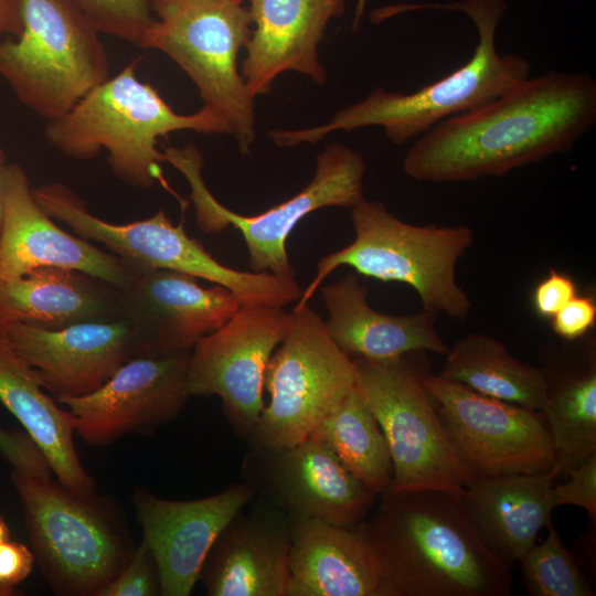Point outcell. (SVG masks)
<instances>
[{
	"mask_svg": "<svg viewBox=\"0 0 596 596\" xmlns=\"http://www.w3.org/2000/svg\"><path fill=\"white\" fill-rule=\"evenodd\" d=\"M595 123V78L551 71L435 125L416 138L403 170L435 183L503 175L567 151Z\"/></svg>",
	"mask_w": 596,
	"mask_h": 596,
	"instance_id": "1",
	"label": "cell"
},
{
	"mask_svg": "<svg viewBox=\"0 0 596 596\" xmlns=\"http://www.w3.org/2000/svg\"><path fill=\"white\" fill-rule=\"evenodd\" d=\"M358 525L392 596H509L511 570L488 549L456 497L386 490Z\"/></svg>",
	"mask_w": 596,
	"mask_h": 596,
	"instance_id": "2",
	"label": "cell"
},
{
	"mask_svg": "<svg viewBox=\"0 0 596 596\" xmlns=\"http://www.w3.org/2000/svg\"><path fill=\"white\" fill-rule=\"evenodd\" d=\"M403 9H445L466 13L478 33V43L469 61L415 92H390L377 87L362 100L338 110L323 125L272 129L268 135L278 147L316 143L331 132L372 126L381 127L391 142L402 146L447 118L491 102L531 76V65L525 57L498 52L496 35L507 9L504 0L407 4Z\"/></svg>",
	"mask_w": 596,
	"mask_h": 596,
	"instance_id": "3",
	"label": "cell"
},
{
	"mask_svg": "<svg viewBox=\"0 0 596 596\" xmlns=\"http://www.w3.org/2000/svg\"><path fill=\"white\" fill-rule=\"evenodd\" d=\"M139 60L93 87L66 114L47 121L44 139L62 155L95 158L102 149L120 181L150 189L161 174L158 139L179 130L232 134L228 123L202 106L192 114L177 113L148 82L136 75Z\"/></svg>",
	"mask_w": 596,
	"mask_h": 596,
	"instance_id": "4",
	"label": "cell"
},
{
	"mask_svg": "<svg viewBox=\"0 0 596 596\" xmlns=\"http://www.w3.org/2000/svg\"><path fill=\"white\" fill-rule=\"evenodd\" d=\"M350 210L354 240L318 262L294 309L306 306L338 267L349 266L365 277L408 285L424 310L457 320L469 317L471 301L457 283L456 267L473 244L470 227L409 224L383 202L365 198Z\"/></svg>",
	"mask_w": 596,
	"mask_h": 596,
	"instance_id": "5",
	"label": "cell"
},
{
	"mask_svg": "<svg viewBox=\"0 0 596 596\" xmlns=\"http://www.w3.org/2000/svg\"><path fill=\"white\" fill-rule=\"evenodd\" d=\"M32 552L55 593L99 596L135 546L118 511L95 492L12 469Z\"/></svg>",
	"mask_w": 596,
	"mask_h": 596,
	"instance_id": "6",
	"label": "cell"
},
{
	"mask_svg": "<svg viewBox=\"0 0 596 596\" xmlns=\"http://www.w3.org/2000/svg\"><path fill=\"white\" fill-rule=\"evenodd\" d=\"M33 195L47 215L68 225L77 236L103 244L135 272L185 273L228 289L241 306L284 308L298 296L292 278L223 265L162 209L145 220L115 224L89 213L86 202L64 183L41 185L33 189Z\"/></svg>",
	"mask_w": 596,
	"mask_h": 596,
	"instance_id": "7",
	"label": "cell"
},
{
	"mask_svg": "<svg viewBox=\"0 0 596 596\" xmlns=\"http://www.w3.org/2000/svg\"><path fill=\"white\" fill-rule=\"evenodd\" d=\"M155 22L141 49L169 56L195 84L203 106L230 125L242 155L256 136L255 98L237 58L252 35L248 8L232 0H152Z\"/></svg>",
	"mask_w": 596,
	"mask_h": 596,
	"instance_id": "8",
	"label": "cell"
},
{
	"mask_svg": "<svg viewBox=\"0 0 596 596\" xmlns=\"http://www.w3.org/2000/svg\"><path fill=\"white\" fill-rule=\"evenodd\" d=\"M22 32L0 41V77L47 121L109 77L98 30L71 0H18Z\"/></svg>",
	"mask_w": 596,
	"mask_h": 596,
	"instance_id": "9",
	"label": "cell"
},
{
	"mask_svg": "<svg viewBox=\"0 0 596 596\" xmlns=\"http://www.w3.org/2000/svg\"><path fill=\"white\" fill-rule=\"evenodd\" d=\"M352 360L356 389L390 448L389 490H440L457 498L473 478L456 455L423 383L429 371L426 351L385 361Z\"/></svg>",
	"mask_w": 596,
	"mask_h": 596,
	"instance_id": "10",
	"label": "cell"
},
{
	"mask_svg": "<svg viewBox=\"0 0 596 596\" xmlns=\"http://www.w3.org/2000/svg\"><path fill=\"white\" fill-rule=\"evenodd\" d=\"M166 162L187 179L191 189L195 219L206 233H219L232 226L242 234L255 273H272L296 278L287 240L308 214L323 207L351 209L364 199L365 162L360 152L338 142L328 143L316 157L309 183L290 199L254 214L243 215L220 203L202 178L203 156L194 145L167 147Z\"/></svg>",
	"mask_w": 596,
	"mask_h": 596,
	"instance_id": "11",
	"label": "cell"
},
{
	"mask_svg": "<svg viewBox=\"0 0 596 596\" xmlns=\"http://www.w3.org/2000/svg\"><path fill=\"white\" fill-rule=\"evenodd\" d=\"M353 360L330 337L308 304L292 309L291 322L265 374V404L251 448L279 449L309 437L355 387Z\"/></svg>",
	"mask_w": 596,
	"mask_h": 596,
	"instance_id": "12",
	"label": "cell"
},
{
	"mask_svg": "<svg viewBox=\"0 0 596 596\" xmlns=\"http://www.w3.org/2000/svg\"><path fill=\"white\" fill-rule=\"evenodd\" d=\"M423 383L472 478L549 471L555 451L542 411L475 392L429 371Z\"/></svg>",
	"mask_w": 596,
	"mask_h": 596,
	"instance_id": "13",
	"label": "cell"
},
{
	"mask_svg": "<svg viewBox=\"0 0 596 596\" xmlns=\"http://www.w3.org/2000/svg\"><path fill=\"white\" fill-rule=\"evenodd\" d=\"M290 322L291 312L281 307L241 306L221 328L191 350L190 395L219 396L224 416L246 443L265 406L263 391L268 362Z\"/></svg>",
	"mask_w": 596,
	"mask_h": 596,
	"instance_id": "14",
	"label": "cell"
},
{
	"mask_svg": "<svg viewBox=\"0 0 596 596\" xmlns=\"http://www.w3.org/2000/svg\"><path fill=\"white\" fill-rule=\"evenodd\" d=\"M242 473L257 497L289 517L342 526L362 522L377 497L313 434L285 448H251L243 458Z\"/></svg>",
	"mask_w": 596,
	"mask_h": 596,
	"instance_id": "15",
	"label": "cell"
},
{
	"mask_svg": "<svg viewBox=\"0 0 596 596\" xmlns=\"http://www.w3.org/2000/svg\"><path fill=\"white\" fill-rule=\"evenodd\" d=\"M191 351L138 355L124 363L96 391L56 397L73 418L74 432L92 446H105L131 433H150L177 418L191 397Z\"/></svg>",
	"mask_w": 596,
	"mask_h": 596,
	"instance_id": "16",
	"label": "cell"
},
{
	"mask_svg": "<svg viewBox=\"0 0 596 596\" xmlns=\"http://www.w3.org/2000/svg\"><path fill=\"white\" fill-rule=\"evenodd\" d=\"M240 308L228 289L202 287L196 277L170 269L136 272L119 289V318L129 323L138 355L191 351Z\"/></svg>",
	"mask_w": 596,
	"mask_h": 596,
	"instance_id": "17",
	"label": "cell"
},
{
	"mask_svg": "<svg viewBox=\"0 0 596 596\" xmlns=\"http://www.w3.org/2000/svg\"><path fill=\"white\" fill-rule=\"evenodd\" d=\"M255 497L245 481L195 500H169L135 490L136 515L159 568L162 596L192 593L216 538Z\"/></svg>",
	"mask_w": 596,
	"mask_h": 596,
	"instance_id": "18",
	"label": "cell"
},
{
	"mask_svg": "<svg viewBox=\"0 0 596 596\" xmlns=\"http://www.w3.org/2000/svg\"><path fill=\"white\" fill-rule=\"evenodd\" d=\"M0 334L55 397L87 395L138 356L131 328L121 318L62 329L13 322L0 329Z\"/></svg>",
	"mask_w": 596,
	"mask_h": 596,
	"instance_id": "19",
	"label": "cell"
},
{
	"mask_svg": "<svg viewBox=\"0 0 596 596\" xmlns=\"http://www.w3.org/2000/svg\"><path fill=\"white\" fill-rule=\"evenodd\" d=\"M0 279L20 277L41 266L78 269L121 289L136 272L120 258L58 227L33 195L25 170L7 162L3 179Z\"/></svg>",
	"mask_w": 596,
	"mask_h": 596,
	"instance_id": "20",
	"label": "cell"
},
{
	"mask_svg": "<svg viewBox=\"0 0 596 596\" xmlns=\"http://www.w3.org/2000/svg\"><path fill=\"white\" fill-rule=\"evenodd\" d=\"M221 531L199 574L209 596H287L290 521L275 503L255 497Z\"/></svg>",
	"mask_w": 596,
	"mask_h": 596,
	"instance_id": "21",
	"label": "cell"
},
{
	"mask_svg": "<svg viewBox=\"0 0 596 596\" xmlns=\"http://www.w3.org/2000/svg\"><path fill=\"white\" fill-rule=\"evenodd\" d=\"M254 29L241 74L252 97L267 94L288 71L327 83L318 54L329 21L344 12L345 0H246Z\"/></svg>",
	"mask_w": 596,
	"mask_h": 596,
	"instance_id": "22",
	"label": "cell"
},
{
	"mask_svg": "<svg viewBox=\"0 0 596 596\" xmlns=\"http://www.w3.org/2000/svg\"><path fill=\"white\" fill-rule=\"evenodd\" d=\"M289 521L287 596H392L359 525L349 528L301 517H289Z\"/></svg>",
	"mask_w": 596,
	"mask_h": 596,
	"instance_id": "23",
	"label": "cell"
},
{
	"mask_svg": "<svg viewBox=\"0 0 596 596\" xmlns=\"http://www.w3.org/2000/svg\"><path fill=\"white\" fill-rule=\"evenodd\" d=\"M557 472L475 478L457 496L491 553L509 570L536 543L552 520Z\"/></svg>",
	"mask_w": 596,
	"mask_h": 596,
	"instance_id": "24",
	"label": "cell"
},
{
	"mask_svg": "<svg viewBox=\"0 0 596 596\" xmlns=\"http://www.w3.org/2000/svg\"><path fill=\"white\" fill-rule=\"evenodd\" d=\"M320 291L328 311L327 330L351 359L385 361L415 351H449L436 330V313L422 309L396 316L374 310L366 287L353 272Z\"/></svg>",
	"mask_w": 596,
	"mask_h": 596,
	"instance_id": "25",
	"label": "cell"
},
{
	"mask_svg": "<svg viewBox=\"0 0 596 596\" xmlns=\"http://www.w3.org/2000/svg\"><path fill=\"white\" fill-rule=\"evenodd\" d=\"M118 318L119 288L78 269L41 266L0 279V329L13 322L62 329Z\"/></svg>",
	"mask_w": 596,
	"mask_h": 596,
	"instance_id": "26",
	"label": "cell"
},
{
	"mask_svg": "<svg viewBox=\"0 0 596 596\" xmlns=\"http://www.w3.org/2000/svg\"><path fill=\"white\" fill-rule=\"evenodd\" d=\"M545 381L542 412L552 436L557 476L596 453L595 342L547 345L540 353Z\"/></svg>",
	"mask_w": 596,
	"mask_h": 596,
	"instance_id": "27",
	"label": "cell"
},
{
	"mask_svg": "<svg viewBox=\"0 0 596 596\" xmlns=\"http://www.w3.org/2000/svg\"><path fill=\"white\" fill-rule=\"evenodd\" d=\"M34 370L0 334V402L21 423L66 488L95 492V482L79 460L73 418L46 395Z\"/></svg>",
	"mask_w": 596,
	"mask_h": 596,
	"instance_id": "28",
	"label": "cell"
},
{
	"mask_svg": "<svg viewBox=\"0 0 596 596\" xmlns=\"http://www.w3.org/2000/svg\"><path fill=\"white\" fill-rule=\"evenodd\" d=\"M438 376L480 394L542 411L545 381L539 366L522 362L486 333H470L446 354Z\"/></svg>",
	"mask_w": 596,
	"mask_h": 596,
	"instance_id": "29",
	"label": "cell"
},
{
	"mask_svg": "<svg viewBox=\"0 0 596 596\" xmlns=\"http://www.w3.org/2000/svg\"><path fill=\"white\" fill-rule=\"evenodd\" d=\"M312 434L328 443L342 464L377 497L390 489V448L356 385Z\"/></svg>",
	"mask_w": 596,
	"mask_h": 596,
	"instance_id": "30",
	"label": "cell"
},
{
	"mask_svg": "<svg viewBox=\"0 0 596 596\" xmlns=\"http://www.w3.org/2000/svg\"><path fill=\"white\" fill-rule=\"evenodd\" d=\"M545 540L533 546L519 561L526 592L531 596H593L574 555L563 545L552 523L546 525Z\"/></svg>",
	"mask_w": 596,
	"mask_h": 596,
	"instance_id": "31",
	"label": "cell"
},
{
	"mask_svg": "<svg viewBox=\"0 0 596 596\" xmlns=\"http://www.w3.org/2000/svg\"><path fill=\"white\" fill-rule=\"evenodd\" d=\"M98 30L138 47L155 22L152 0H71Z\"/></svg>",
	"mask_w": 596,
	"mask_h": 596,
	"instance_id": "32",
	"label": "cell"
},
{
	"mask_svg": "<svg viewBox=\"0 0 596 596\" xmlns=\"http://www.w3.org/2000/svg\"><path fill=\"white\" fill-rule=\"evenodd\" d=\"M161 581L157 562L141 540L128 561L99 596H158Z\"/></svg>",
	"mask_w": 596,
	"mask_h": 596,
	"instance_id": "33",
	"label": "cell"
},
{
	"mask_svg": "<svg viewBox=\"0 0 596 596\" xmlns=\"http://www.w3.org/2000/svg\"><path fill=\"white\" fill-rule=\"evenodd\" d=\"M568 480L552 486L551 499L555 507L575 505L585 509L596 520V453L566 471Z\"/></svg>",
	"mask_w": 596,
	"mask_h": 596,
	"instance_id": "34",
	"label": "cell"
},
{
	"mask_svg": "<svg viewBox=\"0 0 596 596\" xmlns=\"http://www.w3.org/2000/svg\"><path fill=\"white\" fill-rule=\"evenodd\" d=\"M553 332L567 342L583 339L596 323V304L592 296L576 295L550 318Z\"/></svg>",
	"mask_w": 596,
	"mask_h": 596,
	"instance_id": "35",
	"label": "cell"
},
{
	"mask_svg": "<svg viewBox=\"0 0 596 596\" xmlns=\"http://www.w3.org/2000/svg\"><path fill=\"white\" fill-rule=\"evenodd\" d=\"M577 295V286L568 275L550 269L549 274L535 286L532 305L542 318L553 317L562 307Z\"/></svg>",
	"mask_w": 596,
	"mask_h": 596,
	"instance_id": "36",
	"label": "cell"
},
{
	"mask_svg": "<svg viewBox=\"0 0 596 596\" xmlns=\"http://www.w3.org/2000/svg\"><path fill=\"white\" fill-rule=\"evenodd\" d=\"M35 557L23 543L4 541L0 543V585L17 589L32 572Z\"/></svg>",
	"mask_w": 596,
	"mask_h": 596,
	"instance_id": "37",
	"label": "cell"
},
{
	"mask_svg": "<svg viewBox=\"0 0 596 596\" xmlns=\"http://www.w3.org/2000/svg\"><path fill=\"white\" fill-rule=\"evenodd\" d=\"M22 26L18 0H0V38L4 34L18 38Z\"/></svg>",
	"mask_w": 596,
	"mask_h": 596,
	"instance_id": "38",
	"label": "cell"
},
{
	"mask_svg": "<svg viewBox=\"0 0 596 596\" xmlns=\"http://www.w3.org/2000/svg\"><path fill=\"white\" fill-rule=\"evenodd\" d=\"M7 164V157L4 152V148L2 145V140L0 138V236L2 231V223H3V191H2V179H3V171Z\"/></svg>",
	"mask_w": 596,
	"mask_h": 596,
	"instance_id": "39",
	"label": "cell"
},
{
	"mask_svg": "<svg viewBox=\"0 0 596 596\" xmlns=\"http://www.w3.org/2000/svg\"><path fill=\"white\" fill-rule=\"evenodd\" d=\"M368 0H356L354 17L352 21V30L356 31L360 26L361 20L364 14L365 6Z\"/></svg>",
	"mask_w": 596,
	"mask_h": 596,
	"instance_id": "40",
	"label": "cell"
},
{
	"mask_svg": "<svg viewBox=\"0 0 596 596\" xmlns=\"http://www.w3.org/2000/svg\"><path fill=\"white\" fill-rule=\"evenodd\" d=\"M10 540V529L2 515H0V543Z\"/></svg>",
	"mask_w": 596,
	"mask_h": 596,
	"instance_id": "41",
	"label": "cell"
},
{
	"mask_svg": "<svg viewBox=\"0 0 596 596\" xmlns=\"http://www.w3.org/2000/svg\"><path fill=\"white\" fill-rule=\"evenodd\" d=\"M8 436V430H4L0 427V445L4 441Z\"/></svg>",
	"mask_w": 596,
	"mask_h": 596,
	"instance_id": "42",
	"label": "cell"
},
{
	"mask_svg": "<svg viewBox=\"0 0 596 596\" xmlns=\"http://www.w3.org/2000/svg\"><path fill=\"white\" fill-rule=\"evenodd\" d=\"M232 1H235V2H238V3H244V1H246V0H232Z\"/></svg>",
	"mask_w": 596,
	"mask_h": 596,
	"instance_id": "43",
	"label": "cell"
}]
</instances>
